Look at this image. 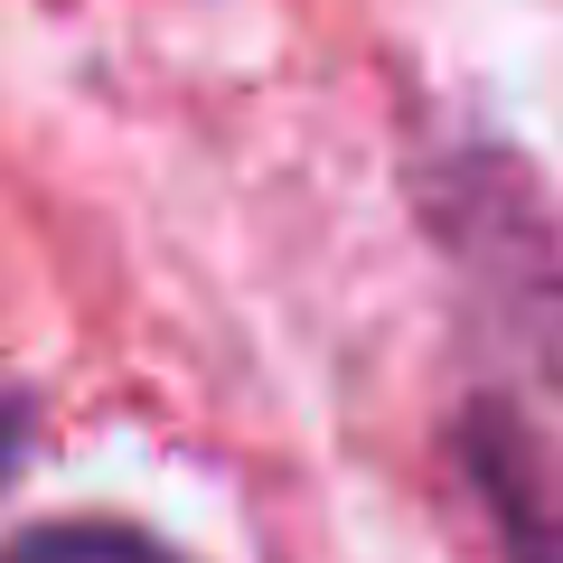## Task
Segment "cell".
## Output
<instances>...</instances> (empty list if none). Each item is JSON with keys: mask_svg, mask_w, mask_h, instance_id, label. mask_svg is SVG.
<instances>
[{"mask_svg": "<svg viewBox=\"0 0 563 563\" xmlns=\"http://www.w3.org/2000/svg\"><path fill=\"white\" fill-rule=\"evenodd\" d=\"M10 563H188V554L132 536V526H38L10 544Z\"/></svg>", "mask_w": 563, "mask_h": 563, "instance_id": "6da1fadb", "label": "cell"}, {"mask_svg": "<svg viewBox=\"0 0 563 563\" xmlns=\"http://www.w3.org/2000/svg\"><path fill=\"white\" fill-rule=\"evenodd\" d=\"M10 442H20V413H0V461H10Z\"/></svg>", "mask_w": 563, "mask_h": 563, "instance_id": "7a4b0ae2", "label": "cell"}]
</instances>
